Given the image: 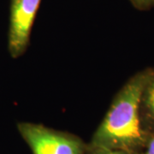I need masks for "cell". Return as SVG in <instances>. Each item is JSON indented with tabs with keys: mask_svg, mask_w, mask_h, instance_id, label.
Here are the masks:
<instances>
[{
	"mask_svg": "<svg viewBox=\"0 0 154 154\" xmlns=\"http://www.w3.org/2000/svg\"><path fill=\"white\" fill-rule=\"evenodd\" d=\"M139 154H154V132L149 134L144 148Z\"/></svg>",
	"mask_w": 154,
	"mask_h": 154,
	"instance_id": "obj_7",
	"label": "cell"
},
{
	"mask_svg": "<svg viewBox=\"0 0 154 154\" xmlns=\"http://www.w3.org/2000/svg\"><path fill=\"white\" fill-rule=\"evenodd\" d=\"M131 5L139 11H148L154 8V0H129Z\"/></svg>",
	"mask_w": 154,
	"mask_h": 154,
	"instance_id": "obj_6",
	"label": "cell"
},
{
	"mask_svg": "<svg viewBox=\"0 0 154 154\" xmlns=\"http://www.w3.org/2000/svg\"><path fill=\"white\" fill-rule=\"evenodd\" d=\"M85 154H139L138 152H129L122 149H112L94 146L90 144H88V149Z\"/></svg>",
	"mask_w": 154,
	"mask_h": 154,
	"instance_id": "obj_5",
	"label": "cell"
},
{
	"mask_svg": "<svg viewBox=\"0 0 154 154\" xmlns=\"http://www.w3.org/2000/svg\"><path fill=\"white\" fill-rule=\"evenodd\" d=\"M41 0H11L8 49L13 58L27 51Z\"/></svg>",
	"mask_w": 154,
	"mask_h": 154,
	"instance_id": "obj_3",
	"label": "cell"
},
{
	"mask_svg": "<svg viewBox=\"0 0 154 154\" xmlns=\"http://www.w3.org/2000/svg\"><path fill=\"white\" fill-rule=\"evenodd\" d=\"M17 129L33 154H85L88 144L70 133L22 122Z\"/></svg>",
	"mask_w": 154,
	"mask_h": 154,
	"instance_id": "obj_2",
	"label": "cell"
},
{
	"mask_svg": "<svg viewBox=\"0 0 154 154\" xmlns=\"http://www.w3.org/2000/svg\"><path fill=\"white\" fill-rule=\"evenodd\" d=\"M140 120L149 134L154 132V68H150L140 102Z\"/></svg>",
	"mask_w": 154,
	"mask_h": 154,
	"instance_id": "obj_4",
	"label": "cell"
},
{
	"mask_svg": "<svg viewBox=\"0 0 154 154\" xmlns=\"http://www.w3.org/2000/svg\"><path fill=\"white\" fill-rule=\"evenodd\" d=\"M150 68L135 73L116 94L104 119L94 132L90 145L140 153L149 134L144 129L140 102Z\"/></svg>",
	"mask_w": 154,
	"mask_h": 154,
	"instance_id": "obj_1",
	"label": "cell"
}]
</instances>
